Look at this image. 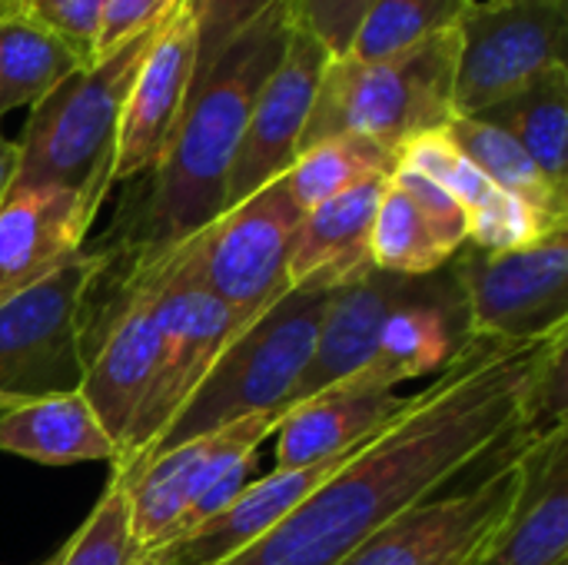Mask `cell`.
Listing matches in <instances>:
<instances>
[{"mask_svg":"<svg viewBox=\"0 0 568 565\" xmlns=\"http://www.w3.org/2000/svg\"><path fill=\"white\" fill-rule=\"evenodd\" d=\"M568 326L473 336L436 380L276 529L220 565H339L403 513L516 436L566 423Z\"/></svg>","mask_w":568,"mask_h":565,"instance_id":"cell-1","label":"cell"},{"mask_svg":"<svg viewBox=\"0 0 568 565\" xmlns=\"http://www.w3.org/2000/svg\"><path fill=\"white\" fill-rule=\"evenodd\" d=\"M293 30L290 3L280 0L246 23L193 77L173 140L146 180L130 216L126 246L133 263L156 260L223 213L226 180L266 77L276 70Z\"/></svg>","mask_w":568,"mask_h":565,"instance_id":"cell-2","label":"cell"},{"mask_svg":"<svg viewBox=\"0 0 568 565\" xmlns=\"http://www.w3.org/2000/svg\"><path fill=\"white\" fill-rule=\"evenodd\" d=\"M160 30L140 33L83 63L30 107L17 140V173L10 190L60 186L77 193L97 216L113 186L116 130L130 80Z\"/></svg>","mask_w":568,"mask_h":565,"instance_id":"cell-3","label":"cell"},{"mask_svg":"<svg viewBox=\"0 0 568 565\" xmlns=\"http://www.w3.org/2000/svg\"><path fill=\"white\" fill-rule=\"evenodd\" d=\"M333 290L336 286L326 283L290 286L270 310L246 323L216 356L183 410L170 420L146 460L196 436L216 433L230 423L286 413L296 383L313 360L320 323Z\"/></svg>","mask_w":568,"mask_h":565,"instance_id":"cell-4","label":"cell"},{"mask_svg":"<svg viewBox=\"0 0 568 565\" xmlns=\"http://www.w3.org/2000/svg\"><path fill=\"white\" fill-rule=\"evenodd\" d=\"M459 30H439L386 60L329 57L300 150L333 137H366L399 153L413 137L443 130L453 110Z\"/></svg>","mask_w":568,"mask_h":565,"instance_id":"cell-5","label":"cell"},{"mask_svg":"<svg viewBox=\"0 0 568 565\" xmlns=\"http://www.w3.org/2000/svg\"><path fill=\"white\" fill-rule=\"evenodd\" d=\"M110 250H80L0 303V396L13 403L73 393L87 373L90 293Z\"/></svg>","mask_w":568,"mask_h":565,"instance_id":"cell-6","label":"cell"},{"mask_svg":"<svg viewBox=\"0 0 568 565\" xmlns=\"http://www.w3.org/2000/svg\"><path fill=\"white\" fill-rule=\"evenodd\" d=\"M300 220L303 210L280 176L160 256L243 323H253L290 290V253Z\"/></svg>","mask_w":568,"mask_h":565,"instance_id":"cell-7","label":"cell"},{"mask_svg":"<svg viewBox=\"0 0 568 565\" xmlns=\"http://www.w3.org/2000/svg\"><path fill=\"white\" fill-rule=\"evenodd\" d=\"M130 270H140L153 286V306L160 320V356L130 440L123 443L120 460L113 463V480L130 476L150 456V450L156 446L170 420L183 410V403L193 396L216 356L246 326L203 286L173 273L163 256L133 263Z\"/></svg>","mask_w":568,"mask_h":565,"instance_id":"cell-8","label":"cell"},{"mask_svg":"<svg viewBox=\"0 0 568 565\" xmlns=\"http://www.w3.org/2000/svg\"><path fill=\"white\" fill-rule=\"evenodd\" d=\"M456 30V117H476L526 80L568 67V0H466Z\"/></svg>","mask_w":568,"mask_h":565,"instance_id":"cell-9","label":"cell"},{"mask_svg":"<svg viewBox=\"0 0 568 565\" xmlns=\"http://www.w3.org/2000/svg\"><path fill=\"white\" fill-rule=\"evenodd\" d=\"M449 270L466 300L469 336L542 340L568 326V233L503 253L466 243Z\"/></svg>","mask_w":568,"mask_h":565,"instance_id":"cell-10","label":"cell"},{"mask_svg":"<svg viewBox=\"0 0 568 565\" xmlns=\"http://www.w3.org/2000/svg\"><path fill=\"white\" fill-rule=\"evenodd\" d=\"M523 436L506 446L489 476L476 486L433 496L416 509L393 519L369 543H363L346 563L339 565H473L479 559L486 539L506 516L519 490L516 450Z\"/></svg>","mask_w":568,"mask_h":565,"instance_id":"cell-11","label":"cell"},{"mask_svg":"<svg viewBox=\"0 0 568 565\" xmlns=\"http://www.w3.org/2000/svg\"><path fill=\"white\" fill-rule=\"evenodd\" d=\"M283 413L250 416L230 423L216 433L196 436L173 450L156 453L130 476L116 480L130 500V529L136 539L140 556L146 559L160 546L170 543L180 519L193 506V500L236 460L260 453V446L276 433ZM113 480V476H110Z\"/></svg>","mask_w":568,"mask_h":565,"instance_id":"cell-12","label":"cell"},{"mask_svg":"<svg viewBox=\"0 0 568 565\" xmlns=\"http://www.w3.org/2000/svg\"><path fill=\"white\" fill-rule=\"evenodd\" d=\"M329 57L333 53L313 33L293 23L276 70L266 77V83L260 87L253 100V110H250L230 180H226L223 210L250 200L256 190L280 180L293 167L300 153V137L313 113L316 90H320Z\"/></svg>","mask_w":568,"mask_h":565,"instance_id":"cell-13","label":"cell"},{"mask_svg":"<svg viewBox=\"0 0 568 565\" xmlns=\"http://www.w3.org/2000/svg\"><path fill=\"white\" fill-rule=\"evenodd\" d=\"M196 77V17L193 0L180 7L153 37L140 60L116 130L113 183L150 176L163 160L173 130L183 117Z\"/></svg>","mask_w":568,"mask_h":565,"instance_id":"cell-14","label":"cell"},{"mask_svg":"<svg viewBox=\"0 0 568 565\" xmlns=\"http://www.w3.org/2000/svg\"><path fill=\"white\" fill-rule=\"evenodd\" d=\"M156 356L160 320L153 306V286L140 270H130L120 283V300L110 310V323L87 356V373L80 383V396L113 440L116 460L150 393Z\"/></svg>","mask_w":568,"mask_h":565,"instance_id":"cell-15","label":"cell"},{"mask_svg":"<svg viewBox=\"0 0 568 565\" xmlns=\"http://www.w3.org/2000/svg\"><path fill=\"white\" fill-rule=\"evenodd\" d=\"M516 466V500L473 565L568 563V420L526 433Z\"/></svg>","mask_w":568,"mask_h":565,"instance_id":"cell-16","label":"cell"},{"mask_svg":"<svg viewBox=\"0 0 568 565\" xmlns=\"http://www.w3.org/2000/svg\"><path fill=\"white\" fill-rule=\"evenodd\" d=\"M469 340L463 290L453 270L443 266L413 283L409 296L389 313L373 360L346 380L376 393H396L406 380L443 373Z\"/></svg>","mask_w":568,"mask_h":565,"instance_id":"cell-17","label":"cell"},{"mask_svg":"<svg viewBox=\"0 0 568 565\" xmlns=\"http://www.w3.org/2000/svg\"><path fill=\"white\" fill-rule=\"evenodd\" d=\"M369 443V440H366ZM366 443L353 446L349 453L329 456L313 466L296 470H273L270 476L253 480L220 516L210 523L190 529L186 536L166 543L163 549L150 553L143 563L150 565H220L263 539L270 529H276L320 483H326L343 463H349Z\"/></svg>","mask_w":568,"mask_h":565,"instance_id":"cell-18","label":"cell"},{"mask_svg":"<svg viewBox=\"0 0 568 565\" xmlns=\"http://www.w3.org/2000/svg\"><path fill=\"white\" fill-rule=\"evenodd\" d=\"M413 283L416 280H409V276H396V273L369 266L359 276H353L349 283L333 290L323 323H320L313 360L296 383L290 410L300 406L303 400L336 386L339 380L353 376L356 370H363L373 360L389 313L409 296Z\"/></svg>","mask_w":568,"mask_h":565,"instance_id":"cell-19","label":"cell"},{"mask_svg":"<svg viewBox=\"0 0 568 565\" xmlns=\"http://www.w3.org/2000/svg\"><path fill=\"white\" fill-rule=\"evenodd\" d=\"M93 220L70 190H10L0 203V303L80 253Z\"/></svg>","mask_w":568,"mask_h":565,"instance_id":"cell-20","label":"cell"},{"mask_svg":"<svg viewBox=\"0 0 568 565\" xmlns=\"http://www.w3.org/2000/svg\"><path fill=\"white\" fill-rule=\"evenodd\" d=\"M409 396L376 393L353 380H343L300 406L286 410L276 426V466L296 470L329 456L349 453L353 446L383 433L406 406Z\"/></svg>","mask_w":568,"mask_h":565,"instance_id":"cell-21","label":"cell"},{"mask_svg":"<svg viewBox=\"0 0 568 565\" xmlns=\"http://www.w3.org/2000/svg\"><path fill=\"white\" fill-rule=\"evenodd\" d=\"M389 176H369L303 213L290 253V286L300 283L343 286L373 266L369 233Z\"/></svg>","mask_w":568,"mask_h":565,"instance_id":"cell-22","label":"cell"},{"mask_svg":"<svg viewBox=\"0 0 568 565\" xmlns=\"http://www.w3.org/2000/svg\"><path fill=\"white\" fill-rule=\"evenodd\" d=\"M0 453L40 466L116 463V446L80 390L27 400L3 410Z\"/></svg>","mask_w":568,"mask_h":565,"instance_id":"cell-23","label":"cell"},{"mask_svg":"<svg viewBox=\"0 0 568 565\" xmlns=\"http://www.w3.org/2000/svg\"><path fill=\"white\" fill-rule=\"evenodd\" d=\"M476 117L506 130L542 176L568 193V67L526 80Z\"/></svg>","mask_w":568,"mask_h":565,"instance_id":"cell-24","label":"cell"},{"mask_svg":"<svg viewBox=\"0 0 568 565\" xmlns=\"http://www.w3.org/2000/svg\"><path fill=\"white\" fill-rule=\"evenodd\" d=\"M83 63L90 60L57 33L13 10H0V120L10 110L33 107Z\"/></svg>","mask_w":568,"mask_h":565,"instance_id":"cell-25","label":"cell"},{"mask_svg":"<svg viewBox=\"0 0 568 565\" xmlns=\"http://www.w3.org/2000/svg\"><path fill=\"white\" fill-rule=\"evenodd\" d=\"M463 246L449 240L416 203L413 196L389 176L383 200L373 216V233H369V263L376 270L396 273V276H433Z\"/></svg>","mask_w":568,"mask_h":565,"instance_id":"cell-26","label":"cell"},{"mask_svg":"<svg viewBox=\"0 0 568 565\" xmlns=\"http://www.w3.org/2000/svg\"><path fill=\"white\" fill-rule=\"evenodd\" d=\"M443 133L506 193L526 200L556 223H568V193L552 186L532 157L499 127L479 117H453Z\"/></svg>","mask_w":568,"mask_h":565,"instance_id":"cell-27","label":"cell"},{"mask_svg":"<svg viewBox=\"0 0 568 565\" xmlns=\"http://www.w3.org/2000/svg\"><path fill=\"white\" fill-rule=\"evenodd\" d=\"M396 170V153L366 140V137H333L296 153L293 167L283 173V183L293 203L306 213L329 196L369 180L389 176Z\"/></svg>","mask_w":568,"mask_h":565,"instance_id":"cell-28","label":"cell"},{"mask_svg":"<svg viewBox=\"0 0 568 565\" xmlns=\"http://www.w3.org/2000/svg\"><path fill=\"white\" fill-rule=\"evenodd\" d=\"M466 0H373L353 33V60H386L413 43L456 27Z\"/></svg>","mask_w":568,"mask_h":565,"instance_id":"cell-29","label":"cell"},{"mask_svg":"<svg viewBox=\"0 0 568 565\" xmlns=\"http://www.w3.org/2000/svg\"><path fill=\"white\" fill-rule=\"evenodd\" d=\"M396 167L416 170L423 176H429L436 186H443L466 213V226L469 220L483 216L489 206H496L503 200L506 190H499L443 130L433 133H419L413 137L399 153H396Z\"/></svg>","mask_w":568,"mask_h":565,"instance_id":"cell-30","label":"cell"},{"mask_svg":"<svg viewBox=\"0 0 568 565\" xmlns=\"http://www.w3.org/2000/svg\"><path fill=\"white\" fill-rule=\"evenodd\" d=\"M143 563L133 529L130 500L123 483L110 480L83 526L63 543V549L43 565H136Z\"/></svg>","mask_w":568,"mask_h":565,"instance_id":"cell-31","label":"cell"},{"mask_svg":"<svg viewBox=\"0 0 568 565\" xmlns=\"http://www.w3.org/2000/svg\"><path fill=\"white\" fill-rule=\"evenodd\" d=\"M0 10H13L40 23L43 30L57 33L60 40H67L90 60L106 0H3Z\"/></svg>","mask_w":568,"mask_h":565,"instance_id":"cell-32","label":"cell"},{"mask_svg":"<svg viewBox=\"0 0 568 565\" xmlns=\"http://www.w3.org/2000/svg\"><path fill=\"white\" fill-rule=\"evenodd\" d=\"M280 0H193L196 17V73L263 10Z\"/></svg>","mask_w":568,"mask_h":565,"instance_id":"cell-33","label":"cell"},{"mask_svg":"<svg viewBox=\"0 0 568 565\" xmlns=\"http://www.w3.org/2000/svg\"><path fill=\"white\" fill-rule=\"evenodd\" d=\"M296 27L313 33L333 57H343L373 0H286Z\"/></svg>","mask_w":568,"mask_h":565,"instance_id":"cell-34","label":"cell"},{"mask_svg":"<svg viewBox=\"0 0 568 565\" xmlns=\"http://www.w3.org/2000/svg\"><path fill=\"white\" fill-rule=\"evenodd\" d=\"M190 0H106L103 20H100V33L93 43V57H103L110 50H116L120 43L160 30L180 7H186Z\"/></svg>","mask_w":568,"mask_h":565,"instance_id":"cell-35","label":"cell"},{"mask_svg":"<svg viewBox=\"0 0 568 565\" xmlns=\"http://www.w3.org/2000/svg\"><path fill=\"white\" fill-rule=\"evenodd\" d=\"M256 463H260V456L256 453H250V456H243V460H236L233 466H226L196 500H193V506L186 509V516L180 519V526H176V533L170 536V543L173 539H180V536H186L190 529H196V526H203V523H210L213 516H220L256 476ZM163 549V546H160Z\"/></svg>","mask_w":568,"mask_h":565,"instance_id":"cell-36","label":"cell"},{"mask_svg":"<svg viewBox=\"0 0 568 565\" xmlns=\"http://www.w3.org/2000/svg\"><path fill=\"white\" fill-rule=\"evenodd\" d=\"M393 180L413 196V203L449 236V240H456L459 246H466V213H463V206L443 190V186H436L429 176H423V173H416V170H406V167H396L393 170Z\"/></svg>","mask_w":568,"mask_h":565,"instance_id":"cell-37","label":"cell"},{"mask_svg":"<svg viewBox=\"0 0 568 565\" xmlns=\"http://www.w3.org/2000/svg\"><path fill=\"white\" fill-rule=\"evenodd\" d=\"M13 173H17V140H10L0 130V203L7 200V190L13 183Z\"/></svg>","mask_w":568,"mask_h":565,"instance_id":"cell-38","label":"cell"},{"mask_svg":"<svg viewBox=\"0 0 568 565\" xmlns=\"http://www.w3.org/2000/svg\"><path fill=\"white\" fill-rule=\"evenodd\" d=\"M10 406H17V403H13V400H3V396H0V413H3V410H10Z\"/></svg>","mask_w":568,"mask_h":565,"instance_id":"cell-39","label":"cell"},{"mask_svg":"<svg viewBox=\"0 0 568 565\" xmlns=\"http://www.w3.org/2000/svg\"><path fill=\"white\" fill-rule=\"evenodd\" d=\"M136 565H150V563H136Z\"/></svg>","mask_w":568,"mask_h":565,"instance_id":"cell-40","label":"cell"},{"mask_svg":"<svg viewBox=\"0 0 568 565\" xmlns=\"http://www.w3.org/2000/svg\"><path fill=\"white\" fill-rule=\"evenodd\" d=\"M559 565H568V563H559Z\"/></svg>","mask_w":568,"mask_h":565,"instance_id":"cell-41","label":"cell"},{"mask_svg":"<svg viewBox=\"0 0 568 565\" xmlns=\"http://www.w3.org/2000/svg\"><path fill=\"white\" fill-rule=\"evenodd\" d=\"M0 3H3V0H0Z\"/></svg>","mask_w":568,"mask_h":565,"instance_id":"cell-42","label":"cell"}]
</instances>
